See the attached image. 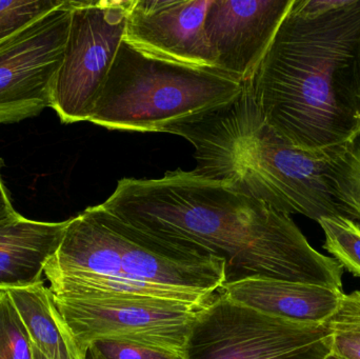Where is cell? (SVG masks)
I'll use <instances>...</instances> for the list:
<instances>
[{
    "mask_svg": "<svg viewBox=\"0 0 360 359\" xmlns=\"http://www.w3.org/2000/svg\"><path fill=\"white\" fill-rule=\"evenodd\" d=\"M101 206L145 235L226 263V282L268 278L342 291L344 268L315 250L289 215L226 181L179 169L124 178Z\"/></svg>",
    "mask_w": 360,
    "mask_h": 359,
    "instance_id": "cell-1",
    "label": "cell"
},
{
    "mask_svg": "<svg viewBox=\"0 0 360 359\" xmlns=\"http://www.w3.org/2000/svg\"><path fill=\"white\" fill-rule=\"evenodd\" d=\"M245 86L288 143L333 153L360 129V0H293Z\"/></svg>",
    "mask_w": 360,
    "mask_h": 359,
    "instance_id": "cell-2",
    "label": "cell"
},
{
    "mask_svg": "<svg viewBox=\"0 0 360 359\" xmlns=\"http://www.w3.org/2000/svg\"><path fill=\"white\" fill-rule=\"evenodd\" d=\"M44 274L59 299L154 297L203 307L226 282V263L158 242L99 204L69 219Z\"/></svg>",
    "mask_w": 360,
    "mask_h": 359,
    "instance_id": "cell-3",
    "label": "cell"
},
{
    "mask_svg": "<svg viewBox=\"0 0 360 359\" xmlns=\"http://www.w3.org/2000/svg\"><path fill=\"white\" fill-rule=\"evenodd\" d=\"M166 132L194 147L197 167L193 173L199 176L231 183L289 216L319 221L344 215L330 188L333 153L304 151L281 138L245 84L234 100L181 120Z\"/></svg>",
    "mask_w": 360,
    "mask_h": 359,
    "instance_id": "cell-4",
    "label": "cell"
},
{
    "mask_svg": "<svg viewBox=\"0 0 360 359\" xmlns=\"http://www.w3.org/2000/svg\"><path fill=\"white\" fill-rule=\"evenodd\" d=\"M243 86L216 67L160 58L124 39L89 122L109 130L166 132L231 103Z\"/></svg>",
    "mask_w": 360,
    "mask_h": 359,
    "instance_id": "cell-5",
    "label": "cell"
},
{
    "mask_svg": "<svg viewBox=\"0 0 360 359\" xmlns=\"http://www.w3.org/2000/svg\"><path fill=\"white\" fill-rule=\"evenodd\" d=\"M326 324L277 318L229 299L220 291L199 310L184 359H327Z\"/></svg>",
    "mask_w": 360,
    "mask_h": 359,
    "instance_id": "cell-6",
    "label": "cell"
},
{
    "mask_svg": "<svg viewBox=\"0 0 360 359\" xmlns=\"http://www.w3.org/2000/svg\"><path fill=\"white\" fill-rule=\"evenodd\" d=\"M134 0H73L51 107L63 124L89 122L126 35Z\"/></svg>",
    "mask_w": 360,
    "mask_h": 359,
    "instance_id": "cell-7",
    "label": "cell"
},
{
    "mask_svg": "<svg viewBox=\"0 0 360 359\" xmlns=\"http://www.w3.org/2000/svg\"><path fill=\"white\" fill-rule=\"evenodd\" d=\"M54 299L84 359L89 346L101 339L137 341L182 354L188 332L202 308L154 297Z\"/></svg>",
    "mask_w": 360,
    "mask_h": 359,
    "instance_id": "cell-8",
    "label": "cell"
},
{
    "mask_svg": "<svg viewBox=\"0 0 360 359\" xmlns=\"http://www.w3.org/2000/svg\"><path fill=\"white\" fill-rule=\"evenodd\" d=\"M73 0L0 42V124L33 117L51 107L63 63Z\"/></svg>",
    "mask_w": 360,
    "mask_h": 359,
    "instance_id": "cell-9",
    "label": "cell"
},
{
    "mask_svg": "<svg viewBox=\"0 0 360 359\" xmlns=\"http://www.w3.org/2000/svg\"><path fill=\"white\" fill-rule=\"evenodd\" d=\"M292 4L293 0H213L205 30L216 69L249 82Z\"/></svg>",
    "mask_w": 360,
    "mask_h": 359,
    "instance_id": "cell-10",
    "label": "cell"
},
{
    "mask_svg": "<svg viewBox=\"0 0 360 359\" xmlns=\"http://www.w3.org/2000/svg\"><path fill=\"white\" fill-rule=\"evenodd\" d=\"M213 0H134L124 40L143 52L196 67H215L205 30Z\"/></svg>",
    "mask_w": 360,
    "mask_h": 359,
    "instance_id": "cell-11",
    "label": "cell"
},
{
    "mask_svg": "<svg viewBox=\"0 0 360 359\" xmlns=\"http://www.w3.org/2000/svg\"><path fill=\"white\" fill-rule=\"evenodd\" d=\"M219 291L235 303L307 324H326L345 294L344 291L321 285L268 278H245L224 284Z\"/></svg>",
    "mask_w": 360,
    "mask_h": 359,
    "instance_id": "cell-12",
    "label": "cell"
},
{
    "mask_svg": "<svg viewBox=\"0 0 360 359\" xmlns=\"http://www.w3.org/2000/svg\"><path fill=\"white\" fill-rule=\"evenodd\" d=\"M68 221L42 223L18 213L0 221V291L44 282L42 274L60 244Z\"/></svg>",
    "mask_w": 360,
    "mask_h": 359,
    "instance_id": "cell-13",
    "label": "cell"
},
{
    "mask_svg": "<svg viewBox=\"0 0 360 359\" xmlns=\"http://www.w3.org/2000/svg\"><path fill=\"white\" fill-rule=\"evenodd\" d=\"M32 345L49 359H84L59 313L54 294L44 282L6 291Z\"/></svg>",
    "mask_w": 360,
    "mask_h": 359,
    "instance_id": "cell-14",
    "label": "cell"
},
{
    "mask_svg": "<svg viewBox=\"0 0 360 359\" xmlns=\"http://www.w3.org/2000/svg\"><path fill=\"white\" fill-rule=\"evenodd\" d=\"M329 183L345 216L360 221V129L332 154Z\"/></svg>",
    "mask_w": 360,
    "mask_h": 359,
    "instance_id": "cell-15",
    "label": "cell"
},
{
    "mask_svg": "<svg viewBox=\"0 0 360 359\" xmlns=\"http://www.w3.org/2000/svg\"><path fill=\"white\" fill-rule=\"evenodd\" d=\"M326 325L331 335V355L360 359V291L344 294Z\"/></svg>",
    "mask_w": 360,
    "mask_h": 359,
    "instance_id": "cell-16",
    "label": "cell"
},
{
    "mask_svg": "<svg viewBox=\"0 0 360 359\" xmlns=\"http://www.w3.org/2000/svg\"><path fill=\"white\" fill-rule=\"evenodd\" d=\"M323 248L345 269L360 278V223L344 215L323 217Z\"/></svg>",
    "mask_w": 360,
    "mask_h": 359,
    "instance_id": "cell-17",
    "label": "cell"
},
{
    "mask_svg": "<svg viewBox=\"0 0 360 359\" xmlns=\"http://www.w3.org/2000/svg\"><path fill=\"white\" fill-rule=\"evenodd\" d=\"M0 359H33L29 335L6 291H0Z\"/></svg>",
    "mask_w": 360,
    "mask_h": 359,
    "instance_id": "cell-18",
    "label": "cell"
},
{
    "mask_svg": "<svg viewBox=\"0 0 360 359\" xmlns=\"http://www.w3.org/2000/svg\"><path fill=\"white\" fill-rule=\"evenodd\" d=\"M65 0H8L0 1V42L46 16Z\"/></svg>",
    "mask_w": 360,
    "mask_h": 359,
    "instance_id": "cell-19",
    "label": "cell"
},
{
    "mask_svg": "<svg viewBox=\"0 0 360 359\" xmlns=\"http://www.w3.org/2000/svg\"><path fill=\"white\" fill-rule=\"evenodd\" d=\"M88 353L91 359H184L179 352L126 339H97Z\"/></svg>",
    "mask_w": 360,
    "mask_h": 359,
    "instance_id": "cell-20",
    "label": "cell"
},
{
    "mask_svg": "<svg viewBox=\"0 0 360 359\" xmlns=\"http://www.w3.org/2000/svg\"><path fill=\"white\" fill-rule=\"evenodd\" d=\"M0 162H1V160H0ZM16 213L12 204H11L8 191H6V187L2 183L1 177H0V221L14 216Z\"/></svg>",
    "mask_w": 360,
    "mask_h": 359,
    "instance_id": "cell-21",
    "label": "cell"
},
{
    "mask_svg": "<svg viewBox=\"0 0 360 359\" xmlns=\"http://www.w3.org/2000/svg\"><path fill=\"white\" fill-rule=\"evenodd\" d=\"M32 350H33V359H49L35 347V346L32 345Z\"/></svg>",
    "mask_w": 360,
    "mask_h": 359,
    "instance_id": "cell-22",
    "label": "cell"
},
{
    "mask_svg": "<svg viewBox=\"0 0 360 359\" xmlns=\"http://www.w3.org/2000/svg\"><path fill=\"white\" fill-rule=\"evenodd\" d=\"M327 359H340V358H335V356H333V355H330L329 358H328Z\"/></svg>",
    "mask_w": 360,
    "mask_h": 359,
    "instance_id": "cell-23",
    "label": "cell"
}]
</instances>
